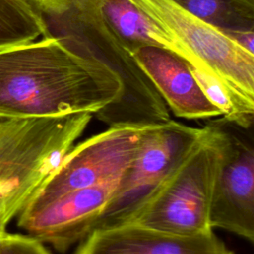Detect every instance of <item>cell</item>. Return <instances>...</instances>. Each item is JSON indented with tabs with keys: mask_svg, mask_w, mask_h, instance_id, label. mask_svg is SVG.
<instances>
[{
	"mask_svg": "<svg viewBox=\"0 0 254 254\" xmlns=\"http://www.w3.org/2000/svg\"><path fill=\"white\" fill-rule=\"evenodd\" d=\"M120 91L117 75L106 65L56 38L0 50V116L94 114Z\"/></svg>",
	"mask_w": 254,
	"mask_h": 254,
	"instance_id": "cell-1",
	"label": "cell"
},
{
	"mask_svg": "<svg viewBox=\"0 0 254 254\" xmlns=\"http://www.w3.org/2000/svg\"><path fill=\"white\" fill-rule=\"evenodd\" d=\"M39 14L45 26L43 37L60 40L72 52L101 63L117 75L120 94L94 113L98 120L108 126H123L162 124L171 119L152 81L104 25L98 0H65Z\"/></svg>",
	"mask_w": 254,
	"mask_h": 254,
	"instance_id": "cell-2",
	"label": "cell"
},
{
	"mask_svg": "<svg viewBox=\"0 0 254 254\" xmlns=\"http://www.w3.org/2000/svg\"><path fill=\"white\" fill-rule=\"evenodd\" d=\"M91 113L0 116V222L18 215L81 136Z\"/></svg>",
	"mask_w": 254,
	"mask_h": 254,
	"instance_id": "cell-3",
	"label": "cell"
},
{
	"mask_svg": "<svg viewBox=\"0 0 254 254\" xmlns=\"http://www.w3.org/2000/svg\"><path fill=\"white\" fill-rule=\"evenodd\" d=\"M203 128L214 150L209 223L254 241V140L243 128L222 116Z\"/></svg>",
	"mask_w": 254,
	"mask_h": 254,
	"instance_id": "cell-4",
	"label": "cell"
},
{
	"mask_svg": "<svg viewBox=\"0 0 254 254\" xmlns=\"http://www.w3.org/2000/svg\"><path fill=\"white\" fill-rule=\"evenodd\" d=\"M213 166L214 150L203 128L201 139L128 223L178 235L212 231L209 205Z\"/></svg>",
	"mask_w": 254,
	"mask_h": 254,
	"instance_id": "cell-5",
	"label": "cell"
},
{
	"mask_svg": "<svg viewBox=\"0 0 254 254\" xmlns=\"http://www.w3.org/2000/svg\"><path fill=\"white\" fill-rule=\"evenodd\" d=\"M202 135L203 127L189 126L173 119L157 125L120 177L91 231L128 223Z\"/></svg>",
	"mask_w": 254,
	"mask_h": 254,
	"instance_id": "cell-6",
	"label": "cell"
},
{
	"mask_svg": "<svg viewBox=\"0 0 254 254\" xmlns=\"http://www.w3.org/2000/svg\"><path fill=\"white\" fill-rule=\"evenodd\" d=\"M157 125L109 126L73 145L26 205L41 204L74 190L118 181Z\"/></svg>",
	"mask_w": 254,
	"mask_h": 254,
	"instance_id": "cell-7",
	"label": "cell"
},
{
	"mask_svg": "<svg viewBox=\"0 0 254 254\" xmlns=\"http://www.w3.org/2000/svg\"><path fill=\"white\" fill-rule=\"evenodd\" d=\"M231 89L254 101V55L172 0H130Z\"/></svg>",
	"mask_w": 254,
	"mask_h": 254,
	"instance_id": "cell-8",
	"label": "cell"
},
{
	"mask_svg": "<svg viewBox=\"0 0 254 254\" xmlns=\"http://www.w3.org/2000/svg\"><path fill=\"white\" fill-rule=\"evenodd\" d=\"M118 181L74 190L41 204L26 205L18 214V225L31 236L64 252L91 232Z\"/></svg>",
	"mask_w": 254,
	"mask_h": 254,
	"instance_id": "cell-9",
	"label": "cell"
},
{
	"mask_svg": "<svg viewBox=\"0 0 254 254\" xmlns=\"http://www.w3.org/2000/svg\"><path fill=\"white\" fill-rule=\"evenodd\" d=\"M75 254H234L212 231L178 235L134 223L91 231Z\"/></svg>",
	"mask_w": 254,
	"mask_h": 254,
	"instance_id": "cell-10",
	"label": "cell"
},
{
	"mask_svg": "<svg viewBox=\"0 0 254 254\" xmlns=\"http://www.w3.org/2000/svg\"><path fill=\"white\" fill-rule=\"evenodd\" d=\"M132 56L177 117L198 120L222 116L203 94L183 58L154 46L139 48Z\"/></svg>",
	"mask_w": 254,
	"mask_h": 254,
	"instance_id": "cell-11",
	"label": "cell"
},
{
	"mask_svg": "<svg viewBox=\"0 0 254 254\" xmlns=\"http://www.w3.org/2000/svg\"><path fill=\"white\" fill-rule=\"evenodd\" d=\"M98 12L109 32L131 55L142 47H160L180 56L190 66L207 68L130 0H98Z\"/></svg>",
	"mask_w": 254,
	"mask_h": 254,
	"instance_id": "cell-12",
	"label": "cell"
},
{
	"mask_svg": "<svg viewBox=\"0 0 254 254\" xmlns=\"http://www.w3.org/2000/svg\"><path fill=\"white\" fill-rule=\"evenodd\" d=\"M217 30H254V0H172Z\"/></svg>",
	"mask_w": 254,
	"mask_h": 254,
	"instance_id": "cell-13",
	"label": "cell"
},
{
	"mask_svg": "<svg viewBox=\"0 0 254 254\" xmlns=\"http://www.w3.org/2000/svg\"><path fill=\"white\" fill-rule=\"evenodd\" d=\"M44 34L43 20L27 0H0V50L33 42Z\"/></svg>",
	"mask_w": 254,
	"mask_h": 254,
	"instance_id": "cell-14",
	"label": "cell"
},
{
	"mask_svg": "<svg viewBox=\"0 0 254 254\" xmlns=\"http://www.w3.org/2000/svg\"><path fill=\"white\" fill-rule=\"evenodd\" d=\"M0 254H51L42 241L33 237L10 234L6 231L0 237Z\"/></svg>",
	"mask_w": 254,
	"mask_h": 254,
	"instance_id": "cell-15",
	"label": "cell"
},
{
	"mask_svg": "<svg viewBox=\"0 0 254 254\" xmlns=\"http://www.w3.org/2000/svg\"><path fill=\"white\" fill-rule=\"evenodd\" d=\"M222 35L229 39L247 53L254 55V30H219Z\"/></svg>",
	"mask_w": 254,
	"mask_h": 254,
	"instance_id": "cell-16",
	"label": "cell"
},
{
	"mask_svg": "<svg viewBox=\"0 0 254 254\" xmlns=\"http://www.w3.org/2000/svg\"><path fill=\"white\" fill-rule=\"evenodd\" d=\"M38 13L55 9L62 5L65 0H27Z\"/></svg>",
	"mask_w": 254,
	"mask_h": 254,
	"instance_id": "cell-17",
	"label": "cell"
},
{
	"mask_svg": "<svg viewBox=\"0 0 254 254\" xmlns=\"http://www.w3.org/2000/svg\"><path fill=\"white\" fill-rule=\"evenodd\" d=\"M5 228H6V225H4L2 222H0V237L5 232Z\"/></svg>",
	"mask_w": 254,
	"mask_h": 254,
	"instance_id": "cell-18",
	"label": "cell"
}]
</instances>
